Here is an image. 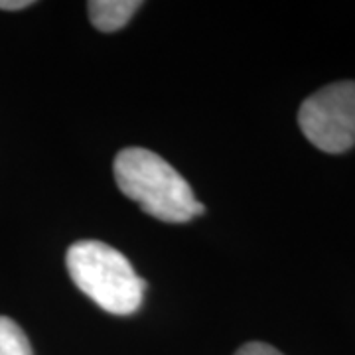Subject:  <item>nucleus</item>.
Segmentation results:
<instances>
[{
  "mask_svg": "<svg viewBox=\"0 0 355 355\" xmlns=\"http://www.w3.org/2000/svg\"><path fill=\"white\" fill-rule=\"evenodd\" d=\"M0 355H32L24 330L6 316H0Z\"/></svg>",
  "mask_w": 355,
  "mask_h": 355,
  "instance_id": "5",
  "label": "nucleus"
},
{
  "mask_svg": "<svg viewBox=\"0 0 355 355\" xmlns=\"http://www.w3.org/2000/svg\"><path fill=\"white\" fill-rule=\"evenodd\" d=\"M65 265L76 286L105 312L128 316L144 298V280L130 261L101 241H77L65 254Z\"/></svg>",
  "mask_w": 355,
  "mask_h": 355,
  "instance_id": "2",
  "label": "nucleus"
},
{
  "mask_svg": "<svg viewBox=\"0 0 355 355\" xmlns=\"http://www.w3.org/2000/svg\"><path fill=\"white\" fill-rule=\"evenodd\" d=\"M142 6L139 0H91L87 2L91 24L101 32H116Z\"/></svg>",
  "mask_w": 355,
  "mask_h": 355,
  "instance_id": "4",
  "label": "nucleus"
},
{
  "mask_svg": "<svg viewBox=\"0 0 355 355\" xmlns=\"http://www.w3.org/2000/svg\"><path fill=\"white\" fill-rule=\"evenodd\" d=\"M235 355H282V354H280L277 347H272V345H268V343L249 342V343H245L243 347H239Z\"/></svg>",
  "mask_w": 355,
  "mask_h": 355,
  "instance_id": "6",
  "label": "nucleus"
},
{
  "mask_svg": "<svg viewBox=\"0 0 355 355\" xmlns=\"http://www.w3.org/2000/svg\"><path fill=\"white\" fill-rule=\"evenodd\" d=\"M32 4V0H0V10H22Z\"/></svg>",
  "mask_w": 355,
  "mask_h": 355,
  "instance_id": "7",
  "label": "nucleus"
},
{
  "mask_svg": "<svg viewBox=\"0 0 355 355\" xmlns=\"http://www.w3.org/2000/svg\"><path fill=\"white\" fill-rule=\"evenodd\" d=\"M114 180L121 191L166 223H186L202 216L203 205L190 184L162 156L146 148H125L114 158Z\"/></svg>",
  "mask_w": 355,
  "mask_h": 355,
  "instance_id": "1",
  "label": "nucleus"
},
{
  "mask_svg": "<svg viewBox=\"0 0 355 355\" xmlns=\"http://www.w3.org/2000/svg\"><path fill=\"white\" fill-rule=\"evenodd\" d=\"M306 139L328 154L355 146V81H338L312 93L298 111Z\"/></svg>",
  "mask_w": 355,
  "mask_h": 355,
  "instance_id": "3",
  "label": "nucleus"
}]
</instances>
